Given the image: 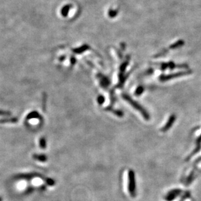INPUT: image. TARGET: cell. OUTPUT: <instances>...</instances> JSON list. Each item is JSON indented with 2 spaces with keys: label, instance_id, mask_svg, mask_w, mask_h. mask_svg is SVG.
I'll list each match as a JSON object with an SVG mask.
<instances>
[{
  "label": "cell",
  "instance_id": "1",
  "mask_svg": "<svg viewBox=\"0 0 201 201\" xmlns=\"http://www.w3.org/2000/svg\"><path fill=\"white\" fill-rule=\"evenodd\" d=\"M128 190L132 197H135L136 195V182L135 175L133 170H129L128 174Z\"/></svg>",
  "mask_w": 201,
  "mask_h": 201
},
{
  "label": "cell",
  "instance_id": "2",
  "mask_svg": "<svg viewBox=\"0 0 201 201\" xmlns=\"http://www.w3.org/2000/svg\"><path fill=\"white\" fill-rule=\"evenodd\" d=\"M181 193L180 189H173L168 193V195L165 197V199L167 201H172L176 197Z\"/></svg>",
  "mask_w": 201,
  "mask_h": 201
},
{
  "label": "cell",
  "instance_id": "3",
  "mask_svg": "<svg viewBox=\"0 0 201 201\" xmlns=\"http://www.w3.org/2000/svg\"><path fill=\"white\" fill-rule=\"evenodd\" d=\"M175 116L174 115H172V116H170V118L169 119V120H168V121L167 122V123L166 124V125L163 128L162 130H161V131L162 132H167V130L170 128L172 126V125L173 124L174 122L175 121Z\"/></svg>",
  "mask_w": 201,
  "mask_h": 201
},
{
  "label": "cell",
  "instance_id": "4",
  "mask_svg": "<svg viewBox=\"0 0 201 201\" xmlns=\"http://www.w3.org/2000/svg\"><path fill=\"white\" fill-rule=\"evenodd\" d=\"M33 157L35 159L39 161L45 162L47 160V157L45 154H34Z\"/></svg>",
  "mask_w": 201,
  "mask_h": 201
},
{
  "label": "cell",
  "instance_id": "5",
  "mask_svg": "<svg viewBox=\"0 0 201 201\" xmlns=\"http://www.w3.org/2000/svg\"><path fill=\"white\" fill-rule=\"evenodd\" d=\"M39 145L40 147L43 149H45L46 148V146H47V142H46L45 137L40 138L39 140Z\"/></svg>",
  "mask_w": 201,
  "mask_h": 201
},
{
  "label": "cell",
  "instance_id": "6",
  "mask_svg": "<svg viewBox=\"0 0 201 201\" xmlns=\"http://www.w3.org/2000/svg\"><path fill=\"white\" fill-rule=\"evenodd\" d=\"M18 120L16 118H13V119H3V120L0 121V123H8V122H10V123H16V122H17Z\"/></svg>",
  "mask_w": 201,
  "mask_h": 201
},
{
  "label": "cell",
  "instance_id": "7",
  "mask_svg": "<svg viewBox=\"0 0 201 201\" xmlns=\"http://www.w3.org/2000/svg\"><path fill=\"white\" fill-rule=\"evenodd\" d=\"M45 182H46V183H47L48 186H54V184H55V181H54V180H52V179H51V178H46L45 179Z\"/></svg>",
  "mask_w": 201,
  "mask_h": 201
},
{
  "label": "cell",
  "instance_id": "8",
  "mask_svg": "<svg viewBox=\"0 0 201 201\" xmlns=\"http://www.w3.org/2000/svg\"><path fill=\"white\" fill-rule=\"evenodd\" d=\"M39 116V115H38V113L36 112H34L29 114L28 115V119H31V118H35V117H38Z\"/></svg>",
  "mask_w": 201,
  "mask_h": 201
},
{
  "label": "cell",
  "instance_id": "9",
  "mask_svg": "<svg viewBox=\"0 0 201 201\" xmlns=\"http://www.w3.org/2000/svg\"><path fill=\"white\" fill-rule=\"evenodd\" d=\"M0 115H10V113L8 111H0Z\"/></svg>",
  "mask_w": 201,
  "mask_h": 201
},
{
  "label": "cell",
  "instance_id": "10",
  "mask_svg": "<svg viewBox=\"0 0 201 201\" xmlns=\"http://www.w3.org/2000/svg\"><path fill=\"white\" fill-rule=\"evenodd\" d=\"M200 143H201V135H200V136L197 139V145H200Z\"/></svg>",
  "mask_w": 201,
  "mask_h": 201
},
{
  "label": "cell",
  "instance_id": "11",
  "mask_svg": "<svg viewBox=\"0 0 201 201\" xmlns=\"http://www.w3.org/2000/svg\"><path fill=\"white\" fill-rule=\"evenodd\" d=\"M0 201H2V199H1V198H0Z\"/></svg>",
  "mask_w": 201,
  "mask_h": 201
}]
</instances>
